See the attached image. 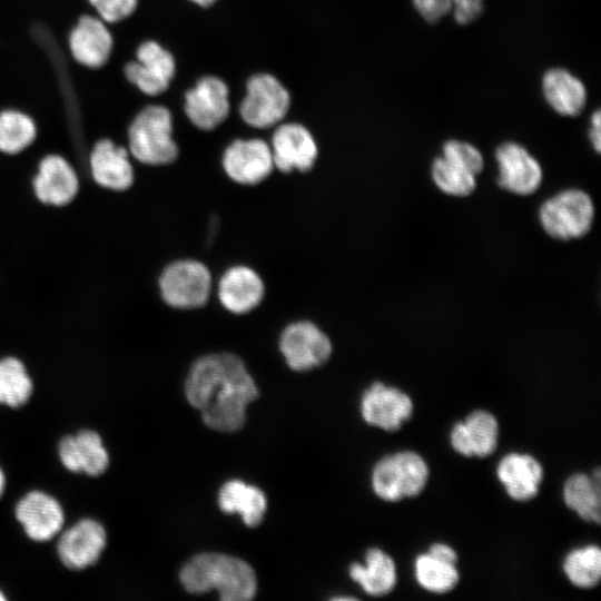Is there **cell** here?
Segmentation results:
<instances>
[{
  "label": "cell",
  "instance_id": "obj_24",
  "mask_svg": "<svg viewBox=\"0 0 601 601\" xmlns=\"http://www.w3.org/2000/svg\"><path fill=\"white\" fill-rule=\"evenodd\" d=\"M542 92L550 107L561 116L575 117L587 104L583 82L563 68H551L544 73Z\"/></svg>",
  "mask_w": 601,
  "mask_h": 601
},
{
  "label": "cell",
  "instance_id": "obj_11",
  "mask_svg": "<svg viewBox=\"0 0 601 601\" xmlns=\"http://www.w3.org/2000/svg\"><path fill=\"white\" fill-rule=\"evenodd\" d=\"M106 528L92 518H83L59 533L57 554L62 565L81 571L95 565L107 546Z\"/></svg>",
  "mask_w": 601,
  "mask_h": 601
},
{
  "label": "cell",
  "instance_id": "obj_16",
  "mask_svg": "<svg viewBox=\"0 0 601 601\" xmlns=\"http://www.w3.org/2000/svg\"><path fill=\"white\" fill-rule=\"evenodd\" d=\"M57 451L60 463L71 473L100 476L110 464V455L101 435L90 428L62 436Z\"/></svg>",
  "mask_w": 601,
  "mask_h": 601
},
{
  "label": "cell",
  "instance_id": "obj_25",
  "mask_svg": "<svg viewBox=\"0 0 601 601\" xmlns=\"http://www.w3.org/2000/svg\"><path fill=\"white\" fill-rule=\"evenodd\" d=\"M365 565L353 563L349 566L351 578L359 583L363 590L374 597L390 593L396 584V566L393 559L377 548L368 549Z\"/></svg>",
  "mask_w": 601,
  "mask_h": 601
},
{
  "label": "cell",
  "instance_id": "obj_4",
  "mask_svg": "<svg viewBox=\"0 0 601 601\" xmlns=\"http://www.w3.org/2000/svg\"><path fill=\"white\" fill-rule=\"evenodd\" d=\"M173 132L170 110L161 105H149L136 115L129 126V152L145 165H169L179 155Z\"/></svg>",
  "mask_w": 601,
  "mask_h": 601
},
{
  "label": "cell",
  "instance_id": "obj_5",
  "mask_svg": "<svg viewBox=\"0 0 601 601\" xmlns=\"http://www.w3.org/2000/svg\"><path fill=\"white\" fill-rule=\"evenodd\" d=\"M427 479L428 466L424 459L416 452L401 451L376 463L372 473V486L382 500L397 502L418 495Z\"/></svg>",
  "mask_w": 601,
  "mask_h": 601
},
{
  "label": "cell",
  "instance_id": "obj_38",
  "mask_svg": "<svg viewBox=\"0 0 601 601\" xmlns=\"http://www.w3.org/2000/svg\"><path fill=\"white\" fill-rule=\"evenodd\" d=\"M428 553L441 560L456 564L457 554L451 546L446 544L434 543L430 546Z\"/></svg>",
  "mask_w": 601,
  "mask_h": 601
},
{
  "label": "cell",
  "instance_id": "obj_15",
  "mask_svg": "<svg viewBox=\"0 0 601 601\" xmlns=\"http://www.w3.org/2000/svg\"><path fill=\"white\" fill-rule=\"evenodd\" d=\"M274 167L284 173L309 171L317 159L318 147L309 129L298 122H280L272 136Z\"/></svg>",
  "mask_w": 601,
  "mask_h": 601
},
{
  "label": "cell",
  "instance_id": "obj_29",
  "mask_svg": "<svg viewBox=\"0 0 601 601\" xmlns=\"http://www.w3.org/2000/svg\"><path fill=\"white\" fill-rule=\"evenodd\" d=\"M35 120L20 110L6 109L0 112V151L18 154L35 140Z\"/></svg>",
  "mask_w": 601,
  "mask_h": 601
},
{
  "label": "cell",
  "instance_id": "obj_21",
  "mask_svg": "<svg viewBox=\"0 0 601 601\" xmlns=\"http://www.w3.org/2000/svg\"><path fill=\"white\" fill-rule=\"evenodd\" d=\"M496 474L510 497L525 502L539 493L543 469L530 454L510 453L499 462Z\"/></svg>",
  "mask_w": 601,
  "mask_h": 601
},
{
  "label": "cell",
  "instance_id": "obj_31",
  "mask_svg": "<svg viewBox=\"0 0 601 601\" xmlns=\"http://www.w3.org/2000/svg\"><path fill=\"white\" fill-rule=\"evenodd\" d=\"M431 178L441 193L451 197H467L477 187L474 174L454 165L442 156L432 161Z\"/></svg>",
  "mask_w": 601,
  "mask_h": 601
},
{
  "label": "cell",
  "instance_id": "obj_3",
  "mask_svg": "<svg viewBox=\"0 0 601 601\" xmlns=\"http://www.w3.org/2000/svg\"><path fill=\"white\" fill-rule=\"evenodd\" d=\"M538 219L543 231L560 242L585 237L595 219L592 197L581 188H565L544 199L539 206Z\"/></svg>",
  "mask_w": 601,
  "mask_h": 601
},
{
  "label": "cell",
  "instance_id": "obj_37",
  "mask_svg": "<svg viewBox=\"0 0 601 601\" xmlns=\"http://www.w3.org/2000/svg\"><path fill=\"white\" fill-rule=\"evenodd\" d=\"M588 137L592 148L597 154L601 151V116L600 110L597 109L590 118V127Z\"/></svg>",
  "mask_w": 601,
  "mask_h": 601
},
{
  "label": "cell",
  "instance_id": "obj_13",
  "mask_svg": "<svg viewBox=\"0 0 601 601\" xmlns=\"http://www.w3.org/2000/svg\"><path fill=\"white\" fill-rule=\"evenodd\" d=\"M14 518L24 534L35 542H48L63 530L65 510L51 494L32 490L21 496L14 505Z\"/></svg>",
  "mask_w": 601,
  "mask_h": 601
},
{
  "label": "cell",
  "instance_id": "obj_14",
  "mask_svg": "<svg viewBox=\"0 0 601 601\" xmlns=\"http://www.w3.org/2000/svg\"><path fill=\"white\" fill-rule=\"evenodd\" d=\"M184 110L196 128L205 131L216 129L230 112L228 86L216 76L201 77L185 92Z\"/></svg>",
  "mask_w": 601,
  "mask_h": 601
},
{
  "label": "cell",
  "instance_id": "obj_28",
  "mask_svg": "<svg viewBox=\"0 0 601 601\" xmlns=\"http://www.w3.org/2000/svg\"><path fill=\"white\" fill-rule=\"evenodd\" d=\"M33 393V383L24 364L13 357L0 359V404L10 408L24 406Z\"/></svg>",
  "mask_w": 601,
  "mask_h": 601
},
{
  "label": "cell",
  "instance_id": "obj_36",
  "mask_svg": "<svg viewBox=\"0 0 601 601\" xmlns=\"http://www.w3.org/2000/svg\"><path fill=\"white\" fill-rule=\"evenodd\" d=\"M454 20L459 24L474 21L483 11L484 0H451Z\"/></svg>",
  "mask_w": 601,
  "mask_h": 601
},
{
  "label": "cell",
  "instance_id": "obj_9",
  "mask_svg": "<svg viewBox=\"0 0 601 601\" xmlns=\"http://www.w3.org/2000/svg\"><path fill=\"white\" fill-rule=\"evenodd\" d=\"M499 187L516 196L535 194L543 183L540 161L521 144L505 141L494 152Z\"/></svg>",
  "mask_w": 601,
  "mask_h": 601
},
{
  "label": "cell",
  "instance_id": "obj_20",
  "mask_svg": "<svg viewBox=\"0 0 601 601\" xmlns=\"http://www.w3.org/2000/svg\"><path fill=\"white\" fill-rule=\"evenodd\" d=\"M499 424L493 414L476 410L457 422L450 434L451 445L459 454L486 457L497 445Z\"/></svg>",
  "mask_w": 601,
  "mask_h": 601
},
{
  "label": "cell",
  "instance_id": "obj_2",
  "mask_svg": "<svg viewBox=\"0 0 601 601\" xmlns=\"http://www.w3.org/2000/svg\"><path fill=\"white\" fill-rule=\"evenodd\" d=\"M183 587L194 594L217 590L224 601H247L255 597L257 582L245 561L220 553H201L180 570Z\"/></svg>",
  "mask_w": 601,
  "mask_h": 601
},
{
  "label": "cell",
  "instance_id": "obj_12",
  "mask_svg": "<svg viewBox=\"0 0 601 601\" xmlns=\"http://www.w3.org/2000/svg\"><path fill=\"white\" fill-rule=\"evenodd\" d=\"M221 167L230 180L242 186L258 185L275 169L270 146L260 138L233 140L223 152Z\"/></svg>",
  "mask_w": 601,
  "mask_h": 601
},
{
  "label": "cell",
  "instance_id": "obj_10",
  "mask_svg": "<svg viewBox=\"0 0 601 601\" xmlns=\"http://www.w3.org/2000/svg\"><path fill=\"white\" fill-rule=\"evenodd\" d=\"M175 73L174 56L154 40L140 43L136 50V59L127 62L124 68L126 79L150 97L164 93Z\"/></svg>",
  "mask_w": 601,
  "mask_h": 601
},
{
  "label": "cell",
  "instance_id": "obj_6",
  "mask_svg": "<svg viewBox=\"0 0 601 601\" xmlns=\"http://www.w3.org/2000/svg\"><path fill=\"white\" fill-rule=\"evenodd\" d=\"M162 300L177 309L205 306L213 289V276L200 260L183 258L167 265L159 277Z\"/></svg>",
  "mask_w": 601,
  "mask_h": 601
},
{
  "label": "cell",
  "instance_id": "obj_35",
  "mask_svg": "<svg viewBox=\"0 0 601 601\" xmlns=\"http://www.w3.org/2000/svg\"><path fill=\"white\" fill-rule=\"evenodd\" d=\"M415 10L428 22H437L452 11L451 0H412Z\"/></svg>",
  "mask_w": 601,
  "mask_h": 601
},
{
  "label": "cell",
  "instance_id": "obj_30",
  "mask_svg": "<svg viewBox=\"0 0 601 601\" xmlns=\"http://www.w3.org/2000/svg\"><path fill=\"white\" fill-rule=\"evenodd\" d=\"M414 566L416 581L430 592H449L459 582L456 564L441 560L428 552L418 555Z\"/></svg>",
  "mask_w": 601,
  "mask_h": 601
},
{
  "label": "cell",
  "instance_id": "obj_23",
  "mask_svg": "<svg viewBox=\"0 0 601 601\" xmlns=\"http://www.w3.org/2000/svg\"><path fill=\"white\" fill-rule=\"evenodd\" d=\"M37 197L50 205L69 203L78 190V179L70 164L59 155L42 159L33 181Z\"/></svg>",
  "mask_w": 601,
  "mask_h": 601
},
{
  "label": "cell",
  "instance_id": "obj_32",
  "mask_svg": "<svg viewBox=\"0 0 601 601\" xmlns=\"http://www.w3.org/2000/svg\"><path fill=\"white\" fill-rule=\"evenodd\" d=\"M563 570L570 582L579 588L595 587L601 578V551L598 545L572 550L564 559Z\"/></svg>",
  "mask_w": 601,
  "mask_h": 601
},
{
  "label": "cell",
  "instance_id": "obj_27",
  "mask_svg": "<svg viewBox=\"0 0 601 601\" xmlns=\"http://www.w3.org/2000/svg\"><path fill=\"white\" fill-rule=\"evenodd\" d=\"M563 499L566 506L582 520L599 524L601 519L600 470L597 469L593 477L583 473L572 474L564 483Z\"/></svg>",
  "mask_w": 601,
  "mask_h": 601
},
{
  "label": "cell",
  "instance_id": "obj_26",
  "mask_svg": "<svg viewBox=\"0 0 601 601\" xmlns=\"http://www.w3.org/2000/svg\"><path fill=\"white\" fill-rule=\"evenodd\" d=\"M219 508L225 513H239L247 526L260 524L266 511V497L256 486L239 480L226 482L219 490Z\"/></svg>",
  "mask_w": 601,
  "mask_h": 601
},
{
  "label": "cell",
  "instance_id": "obj_17",
  "mask_svg": "<svg viewBox=\"0 0 601 601\" xmlns=\"http://www.w3.org/2000/svg\"><path fill=\"white\" fill-rule=\"evenodd\" d=\"M364 421L384 431H397L413 414V402L403 391L374 382L362 396Z\"/></svg>",
  "mask_w": 601,
  "mask_h": 601
},
{
  "label": "cell",
  "instance_id": "obj_41",
  "mask_svg": "<svg viewBox=\"0 0 601 601\" xmlns=\"http://www.w3.org/2000/svg\"><path fill=\"white\" fill-rule=\"evenodd\" d=\"M0 601H7L6 594L0 590Z\"/></svg>",
  "mask_w": 601,
  "mask_h": 601
},
{
  "label": "cell",
  "instance_id": "obj_18",
  "mask_svg": "<svg viewBox=\"0 0 601 601\" xmlns=\"http://www.w3.org/2000/svg\"><path fill=\"white\" fill-rule=\"evenodd\" d=\"M68 45L73 60L79 65L99 69L111 57L114 38L107 22L97 14H83L71 29Z\"/></svg>",
  "mask_w": 601,
  "mask_h": 601
},
{
  "label": "cell",
  "instance_id": "obj_1",
  "mask_svg": "<svg viewBox=\"0 0 601 601\" xmlns=\"http://www.w3.org/2000/svg\"><path fill=\"white\" fill-rule=\"evenodd\" d=\"M185 394L208 427L236 432L245 424L246 407L258 397V390L238 356L213 353L193 363L186 377Z\"/></svg>",
  "mask_w": 601,
  "mask_h": 601
},
{
  "label": "cell",
  "instance_id": "obj_19",
  "mask_svg": "<svg viewBox=\"0 0 601 601\" xmlns=\"http://www.w3.org/2000/svg\"><path fill=\"white\" fill-rule=\"evenodd\" d=\"M262 276L247 265L227 268L218 280L220 305L234 315H245L257 308L265 297Z\"/></svg>",
  "mask_w": 601,
  "mask_h": 601
},
{
  "label": "cell",
  "instance_id": "obj_33",
  "mask_svg": "<svg viewBox=\"0 0 601 601\" xmlns=\"http://www.w3.org/2000/svg\"><path fill=\"white\" fill-rule=\"evenodd\" d=\"M442 157L475 176L480 175L484 168L482 152L467 141L446 140L442 146Z\"/></svg>",
  "mask_w": 601,
  "mask_h": 601
},
{
  "label": "cell",
  "instance_id": "obj_39",
  "mask_svg": "<svg viewBox=\"0 0 601 601\" xmlns=\"http://www.w3.org/2000/svg\"><path fill=\"white\" fill-rule=\"evenodd\" d=\"M7 486V476L3 469L0 466V499L3 495Z\"/></svg>",
  "mask_w": 601,
  "mask_h": 601
},
{
  "label": "cell",
  "instance_id": "obj_40",
  "mask_svg": "<svg viewBox=\"0 0 601 601\" xmlns=\"http://www.w3.org/2000/svg\"><path fill=\"white\" fill-rule=\"evenodd\" d=\"M189 1H191L193 3H195V4L199 6V7L207 8V7L213 6L218 0H189Z\"/></svg>",
  "mask_w": 601,
  "mask_h": 601
},
{
  "label": "cell",
  "instance_id": "obj_22",
  "mask_svg": "<svg viewBox=\"0 0 601 601\" xmlns=\"http://www.w3.org/2000/svg\"><path fill=\"white\" fill-rule=\"evenodd\" d=\"M90 167L95 180L104 187L124 190L134 181L128 150L110 139L96 142L90 155Z\"/></svg>",
  "mask_w": 601,
  "mask_h": 601
},
{
  "label": "cell",
  "instance_id": "obj_34",
  "mask_svg": "<svg viewBox=\"0 0 601 601\" xmlns=\"http://www.w3.org/2000/svg\"><path fill=\"white\" fill-rule=\"evenodd\" d=\"M97 16L107 23H117L129 18L138 6V0H88Z\"/></svg>",
  "mask_w": 601,
  "mask_h": 601
},
{
  "label": "cell",
  "instance_id": "obj_7",
  "mask_svg": "<svg viewBox=\"0 0 601 601\" xmlns=\"http://www.w3.org/2000/svg\"><path fill=\"white\" fill-rule=\"evenodd\" d=\"M289 107L290 95L284 85L270 73H256L247 80L239 115L248 126L267 129L280 124Z\"/></svg>",
  "mask_w": 601,
  "mask_h": 601
},
{
  "label": "cell",
  "instance_id": "obj_8",
  "mask_svg": "<svg viewBox=\"0 0 601 601\" xmlns=\"http://www.w3.org/2000/svg\"><path fill=\"white\" fill-rule=\"evenodd\" d=\"M279 349L292 370L304 372L326 363L333 346L327 334L314 322L300 319L282 331Z\"/></svg>",
  "mask_w": 601,
  "mask_h": 601
}]
</instances>
